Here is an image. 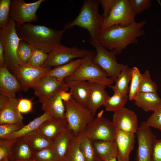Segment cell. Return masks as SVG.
Here are the masks:
<instances>
[{"label": "cell", "instance_id": "1", "mask_svg": "<svg viewBox=\"0 0 161 161\" xmlns=\"http://www.w3.org/2000/svg\"><path fill=\"white\" fill-rule=\"evenodd\" d=\"M146 23L144 20L129 26L117 24L101 30L96 41L107 49L120 54L129 45L138 43L137 38L145 34L143 28Z\"/></svg>", "mask_w": 161, "mask_h": 161}, {"label": "cell", "instance_id": "2", "mask_svg": "<svg viewBox=\"0 0 161 161\" xmlns=\"http://www.w3.org/2000/svg\"><path fill=\"white\" fill-rule=\"evenodd\" d=\"M17 33L21 40L48 54L61 44L65 30H58L30 23H16Z\"/></svg>", "mask_w": 161, "mask_h": 161}, {"label": "cell", "instance_id": "3", "mask_svg": "<svg viewBox=\"0 0 161 161\" xmlns=\"http://www.w3.org/2000/svg\"><path fill=\"white\" fill-rule=\"evenodd\" d=\"M98 0H85L77 16L64 27L65 31L77 26L85 29L89 33L92 41H96L104 20L98 12Z\"/></svg>", "mask_w": 161, "mask_h": 161}, {"label": "cell", "instance_id": "4", "mask_svg": "<svg viewBox=\"0 0 161 161\" xmlns=\"http://www.w3.org/2000/svg\"><path fill=\"white\" fill-rule=\"evenodd\" d=\"M21 40L17 33L16 23L10 18L6 25L0 28V42L4 49L6 66L12 72L19 65L17 52Z\"/></svg>", "mask_w": 161, "mask_h": 161}, {"label": "cell", "instance_id": "5", "mask_svg": "<svg viewBox=\"0 0 161 161\" xmlns=\"http://www.w3.org/2000/svg\"><path fill=\"white\" fill-rule=\"evenodd\" d=\"M95 54L94 51H90L74 73L65 79L95 82L108 86L112 85L114 82L104 71L93 62Z\"/></svg>", "mask_w": 161, "mask_h": 161}, {"label": "cell", "instance_id": "6", "mask_svg": "<svg viewBox=\"0 0 161 161\" xmlns=\"http://www.w3.org/2000/svg\"><path fill=\"white\" fill-rule=\"evenodd\" d=\"M64 103L68 128L76 137L84 132L87 125L94 117L86 107L76 102L72 97L69 101Z\"/></svg>", "mask_w": 161, "mask_h": 161}, {"label": "cell", "instance_id": "7", "mask_svg": "<svg viewBox=\"0 0 161 161\" xmlns=\"http://www.w3.org/2000/svg\"><path fill=\"white\" fill-rule=\"evenodd\" d=\"M90 43L95 47L96 52L93 58V62L100 67L115 82L120 72L126 66L118 63L114 51H108L96 41L90 40Z\"/></svg>", "mask_w": 161, "mask_h": 161}, {"label": "cell", "instance_id": "8", "mask_svg": "<svg viewBox=\"0 0 161 161\" xmlns=\"http://www.w3.org/2000/svg\"><path fill=\"white\" fill-rule=\"evenodd\" d=\"M99 113L87 125L84 133L92 141L97 140L114 141L117 129L113 122Z\"/></svg>", "mask_w": 161, "mask_h": 161}, {"label": "cell", "instance_id": "9", "mask_svg": "<svg viewBox=\"0 0 161 161\" xmlns=\"http://www.w3.org/2000/svg\"><path fill=\"white\" fill-rule=\"evenodd\" d=\"M135 15L128 0H114L109 16L104 19L101 30L117 24L130 25L136 22Z\"/></svg>", "mask_w": 161, "mask_h": 161}, {"label": "cell", "instance_id": "10", "mask_svg": "<svg viewBox=\"0 0 161 161\" xmlns=\"http://www.w3.org/2000/svg\"><path fill=\"white\" fill-rule=\"evenodd\" d=\"M89 52L86 49H80L76 46L68 47L60 44L47 54V58L43 66L51 68L60 66L75 58H84Z\"/></svg>", "mask_w": 161, "mask_h": 161}, {"label": "cell", "instance_id": "11", "mask_svg": "<svg viewBox=\"0 0 161 161\" xmlns=\"http://www.w3.org/2000/svg\"><path fill=\"white\" fill-rule=\"evenodd\" d=\"M51 69L49 67L22 64L17 66L13 73L20 83L23 90L27 91L32 88Z\"/></svg>", "mask_w": 161, "mask_h": 161}, {"label": "cell", "instance_id": "12", "mask_svg": "<svg viewBox=\"0 0 161 161\" xmlns=\"http://www.w3.org/2000/svg\"><path fill=\"white\" fill-rule=\"evenodd\" d=\"M44 0L27 3L23 0L11 1L10 12V18L16 23H24L37 21L36 14L37 10Z\"/></svg>", "mask_w": 161, "mask_h": 161}, {"label": "cell", "instance_id": "13", "mask_svg": "<svg viewBox=\"0 0 161 161\" xmlns=\"http://www.w3.org/2000/svg\"><path fill=\"white\" fill-rule=\"evenodd\" d=\"M137 148L136 161H151L152 146L156 139L145 121L141 123L136 133Z\"/></svg>", "mask_w": 161, "mask_h": 161}, {"label": "cell", "instance_id": "14", "mask_svg": "<svg viewBox=\"0 0 161 161\" xmlns=\"http://www.w3.org/2000/svg\"><path fill=\"white\" fill-rule=\"evenodd\" d=\"M19 100L0 95V124H24L23 117L18 108Z\"/></svg>", "mask_w": 161, "mask_h": 161}, {"label": "cell", "instance_id": "15", "mask_svg": "<svg viewBox=\"0 0 161 161\" xmlns=\"http://www.w3.org/2000/svg\"><path fill=\"white\" fill-rule=\"evenodd\" d=\"M64 80L45 76L32 88L35 95L42 104L51 99L65 83Z\"/></svg>", "mask_w": 161, "mask_h": 161}, {"label": "cell", "instance_id": "16", "mask_svg": "<svg viewBox=\"0 0 161 161\" xmlns=\"http://www.w3.org/2000/svg\"><path fill=\"white\" fill-rule=\"evenodd\" d=\"M112 121L117 129L125 132L136 133L139 127L136 114L125 107L114 112Z\"/></svg>", "mask_w": 161, "mask_h": 161}, {"label": "cell", "instance_id": "17", "mask_svg": "<svg viewBox=\"0 0 161 161\" xmlns=\"http://www.w3.org/2000/svg\"><path fill=\"white\" fill-rule=\"evenodd\" d=\"M135 134L117 130L114 141L117 148L118 161H129V155L134 148Z\"/></svg>", "mask_w": 161, "mask_h": 161}, {"label": "cell", "instance_id": "18", "mask_svg": "<svg viewBox=\"0 0 161 161\" xmlns=\"http://www.w3.org/2000/svg\"><path fill=\"white\" fill-rule=\"evenodd\" d=\"M21 90V85L15 75L6 66L0 68V94L9 98L15 97L16 93Z\"/></svg>", "mask_w": 161, "mask_h": 161}, {"label": "cell", "instance_id": "19", "mask_svg": "<svg viewBox=\"0 0 161 161\" xmlns=\"http://www.w3.org/2000/svg\"><path fill=\"white\" fill-rule=\"evenodd\" d=\"M89 82L90 91L86 107L94 117L98 109L103 106L109 95L106 90V86L98 83Z\"/></svg>", "mask_w": 161, "mask_h": 161}, {"label": "cell", "instance_id": "20", "mask_svg": "<svg viewBox=\"0 0 161 161\" xmlns=\"http://www.w3.org/2000/svg\"><path fill=\"white\" fill-rule=\"evenodd\" d=\"M72 97L76 102L86 107L90 91L89 82L65 79Z\"/></svg>", "mask_w": 161, "mask_h": 161}, {"label": "cell", "instance_id": "21", "mask_svg": "<svg viewBox=\"0 0 161 161\" xmlns=\"http://www.w3.org/2000/svg\"><path fill=\"white\" fill-rule=\"evenodd\" d=\"M75 137L67 127L60 132L52 140V148L60 161H64Z\"/></svg>", "mask_w": 161, "mask_h": 161}, {"label": "cell", "instance_id": "22", "mask_svg": "<svg viewBox=\"0 0 161 161\" xmlns=\"http://www.w3.org/2000/svg\"><path fill=\"white\" fill-rule=\"evenodd\" d=\"M64 89H69L66 82L51 99L42 104L41 109L44 112L50 113L53 117L66 120L65 106L60 97L61 92Z\"/></svg>", "mask_w": 161, "mask_h": 161}, {"label": "cell", "instance_id": "23", "mask_svg": "<svg viewBox=\"0 0 161 161\" xmlns=\"http://www.w3.org/2000/svg\"><path fill=\"white\" fill-rule=\"evenodd\" d=\"M34 152L24 137L16 139L10 151L9 161L33 159Z\"/></svg>", "mask_w": 161, "mask_h": 161}, {"label": "cell", "instance_id": "24", "mask_svg": "<svg viewBox=\"0 0 161 161\" xmlns=\"http://www.w3.org/2000/svg\"><path fill=\"white\" fill-rule=\"evenodd\" d=\"M67 127L66 120L52 117L44 122L37 130L46 137L52 140L60 132Z\"/></svg>", "mask_w": 161, "mask_h": 161}, {"label": "cell", "instance_id": "25", "mask_svg": "<svg viewBox=\"0 0 161 161\" xmlns=\"http://www.w3.org/2000/svg\"><path fill=\"white\" fill-rule=\"evenodd\" d=\"M134 100L136 106L146 112H154L161 106V99L157 92H140Z\"/></svg>", "mask_w": 161, "mask_h": 161}, {"label": "cell", "instance_id": "26", "mask_svg": "<svg viewBox=\"0 0 161 161\" xmlns=\"http://www.w3.org/2000/svg\"><path fill=\"white\" fill-rule=\"evenodd\" d=\"M52 117L50 113L44 112L41 115L24 125L20 129L7 135L0 140H13L23 137L32 132L37 130L46 120Z\"/></svg>", "mask_w": 161, "mask_h": 161}, {"label": "cell", "instance_id": "27", "mask_svg": "<svg viewBox=\"0 0 161 161\" xmlns=\"http://www.w3.org/2000/svg\"><path fill=\"white\" fill-rule=\"evenodd\" d=\"M92 144L99 160L105 161L117 157V148L114 141H95Z\"/></svg>", "mask_w": 161, "mask_h": 161}, {"label": "cell", "instance_id": "28", "mask_svg": "<svg viewBox=\"0 0 161 161\" xmlns=\"http://www.w3.org/2000/svg\"><path fill=\"white\" fill-rule=\"evenodd\" d=\"M83 58L73 60L64 64L54 67L45 76L54 77L63 81L72 75L82 63Z\"/></svg>", "mask_w": 161, "mask_h": 161}, {"label": "cell", "instance_id": "29", "mask_svg": "<svg viewBox=\"0 0 161 161\" xmlns=\"http://www.w3.org/2000/svg\"><path fill=\"white\" fill-rule=\"evenodd\" d=\"M23 137L28 142L34 152L52 147V140L46 137L37 130Z\"/></svg>", "mask_w": 161, "mask_h": 161}, {"label": "cell", "instance_id": "30", "mask_svg": "<svg viewBox=\"0 0 161 161\" xmlns=\"http://www.w3.org/2000/svg\"><path fill=\"white\" fill-rule=\"evenodd\" d=\"M132 76V68L127 65L123 69L118 76L114 85L109 86L114 92H117L123 95H128L129 84L131 81Z\"/></svg>", "mask_w": 161, "mask_h": 161}, {"label": "cell", "instance_id": "31", "mask_svg": "<svg viewBox=\"0 0 161 161\" xmlns=\"http://www.w3.org/2000/svg\"><path fill=\"white\" fill-rule=\"evenodd\" d=\"M76 137L86 161H99L100 160L95 153L92 142L84 132L80 134Z\"/></svg>", "mask_w": 161, "mask_h": 161}, {"label": "cell", "instance_id": "32", "mask_svg": "<svg viewBox=\"0 0 161 161\" xmlns=\"http://www.w3.org/2000/svg\"><path fill=\"white\" fill-rule=\"evenodd\" d=\"M128 99V95L114 92L112 96L106 99L103 106L106 111L114 112L124 107Z\"/></svg>", "mask_w": 161, "mask_h": 161}, {"label": "cell", "instance_id": "33", "mask_svg": "<svg viewBox=\"0 0 161 161\" xmlns=\"http://www.w3.org/2000/svg\"><path fill=\"white\" fill-rule=\"evenodd\" d=\"M142 78V74L136 67L132 68V76L129 87L128 96L130 100H134L139 93V88Z\"/></svg>", "mask_w": 161, "mask_h": 161}, {"label": "cell", "instance_id": "34", "mask_svg": "<svg viewBox=\"0 0 161 161\" xmlns=\"http://www.w3.org/2000/svg\"><path fill=\"white\" fill-rule=\"evenodd\" d=\"M64 161H86L76 137L73 138Z\"/></svg>", "mask_w": 161, "mask_h": 161}, {"label": "cell", "instance_id": "35", "mask_svg": "<svg viewBox=\"0 0 161 161\" xmlns=\"http://www.w3.org/2000/svg\"><path fill=\"white\" fill-rule=\"evenodd\" d=\"M157 86L156 83L153 81L150 72L148 69L142 74V78L139 88L140 92H157Z\"/></svg>", "mask_w": 161, "mask_h": 161}, {"label": "cell", "instance_id": "36", "mask_svg": "<svg viewBox=\"0 0 161 161\" xmlns=\"http://www.w3.org/2000/svg\"><path fill=\"white\" fill-rule=\"evenodd\" d=\"M32 52L30 45L24 41L21 40L17 52L19 65L27 64L31 56Z\"/></svg>", "mask_w": 161, "mask_h": 161}, {"label": "cell", "instance_id": "37", "mask_svg": "<svg viewBox=\"0 0 161 161\" xmlns=\"http://www.w3.org/2000/svg\"><path fill=\"white\" fill-rule=\"evenodd\" d=\"M30 46L32 50V54L27 64L35 67L43 66L47 60L48 54L42 50Z\"/></svg>", "mask_w": 161, "mask_h": 161}, {"label": "cell", "instance_id": "38", "mask_svg": "<svg viewBox=\"0 0 161 161\" xmlns=\"http://www.w3.org/2000/svg\"><path fill=\"white\" fill-rule=\"evenodd\" d=\"M33 159L35 161H60L51 148H46L34 152Z\"/></svg>", "mask_w": 161, "mask_h": 161}, {"label": "cell", "instance_id": "39", "mask_svg": "<svg viewBox=\"0 0 161 161\" xmlns=\"http://www.w3.org/2000/svg\"><path fill=\"white\" fill-rule=\"evenodd\" d=\"M11 2V0H0V28L6 25L10 18Z\"/></svg>", "mask_w": 161, "mask_h": 161}, {"label": "cell", "instance_id": "40", "mask_svg": "<svg viewBox=\"0 0 161 161\" xmlns=\"http://www.w3.org/2000/svg\"><path fill=\"white\" fill-rule=\"evenodd\" d=\"M129 4L135 15L141 13L151 7L150 0H128Z\"/></svg>", "mask_w": 161, "mask_h": 161}, {"label": "cell", "instance_id": "41", "mask_svg": "<svg viewBox=\"0 0 161 161\" xmlns=\"http://www.w3.org/2000/svg\"><path fill=\"white\" fill-rule=\"evenodd\" d=\"M16 139L0 140V161L5 159H9L11 147Z\"/></svg>", "mask_w": 161, "mask_h": 161}, {"label": "cell", "instance_id": "42", "mask_svg": "<svg viewBox=\"0 0 161 161\" xmlns=\"http://www.w3.org/2000/svg\"><path fill=\"white\" fill-rule=\"evenodd\" d=\"M150 127H154L161 131V106L150 116L145 121Z\"/></svg>", "mask_w": 161, "mask_h": 161}, {"label": "cell", "instance_id": "43", "mask_svg": "<svg viewBox=\"0 0 161 161\" xmlns=\"http://www.w3.org/2000/svg\"><path fill=\"white\" fill-rule=\"evenodd\" d=\"M24 124H3L0 125V139L21 129Z\"/></svg>", "mask_w": 161, "mask_h": 161}, {"label": "cell", "instance_id": "44", "mask_svg": "<svg viewBox=\"0 0 161 161\" xmlns=\"http://www.w3.org/2000/svg\"><path fill=\"white\" fill-rule=\"evenodd\" d=\"M18 105L19 111L21 113H27L31 112L32 109V99L20 98Z\"/></svg>", "mask_w": 161, "mask_h": 161}, {"label": "cell", "instance_id": "45", "mask_svg": "<svg viewBox=\"0 0 161 161\" xmlns=\"http://www.w3.org/2000/svg\"><path fill=\"white\" fill-rule=\"evenodd\" d=\"M151 161H161V139H156L153 143Z\"/></svg>", "mask_w": 161, "mask_h": 161}, {"label": "cell", "instance_id": "46", "mask_svg": "<svg viewBox=\"0 0 161 161\" xmlns=\"http://www.w3.org/2000/svg\"><path fill=\"white\" fill-rule=\"evenodd\" d=\"M99 1L103 10L102 15L105 19L109 16L114 0H99Z\"/></svg>", "mask_w": 161, "mask_h": 161}, {"label": "cell", "instance_id": "47", "mask_svg": "<svg viewBox=\"0 0 161 161\" xmlns=\"http://www.w3.org/2000/svg\"><path fill=\"white\" fill-rule=\"evenodd\" d=\"M68 89H64L62 90L60 93V97L64 102L69 101L72 98V95L70 92H67Z\"/></svg>", "mask_w": 161, "mask_h": 161}, {"label": "cell", "instance_id": "48", "mask_svg": "<svg viewBox=\"0 0 161 161\" xmlns=\"http://www.w3.org/2000/svg\"><path fill=\"white\" fill-rule=\"evenodd\" d=\"M6 66L4 48L2 43L0 42V68Z\"/></svg>", "mask_w": 161, "mask_h": 161}, {"label": "cell", "instance_id": "49", "mask_svg": "<svg viewBox=\"0 0 161 161\" xmlns=\"http://www.w3.org/2000/svg\"><path fill=\"white\" fill-rule=\"evenodd\" d=\"M117 159L116 158H114L112 159L107 160H106L105 161H117Z\"/></svg>", "mask_w": 161, "mask_h": 161}, {"label": "cell", "instance_id": "50", "mask_svg": "<svg viewBox=\"0 0 161 161\" xmlns=\"http://www.w3.org/2000/svg\"><path fill=\"white\" fill-rule=\"evenodd\" d=\"M15 161H35L34 159L31 160H17Z\"/></svg>", "mask_w": 161, "mask_h": 161}, {"label": "cell", "instance_id": "51", "mask_svg": "<svg viewBox=\"0 0 161 161\" xmlns=\"http://www.w3.org/2000/svg\"><path fill=\"white\" fill-rule=\"evenodd\" d=\"M1 161H9V160L8 159H3V160H1Z\"/></svg>", "mask_w": 161, "mask_h": 161}, {"label": "cell", "instance_id": "52", "mask_svg": "<svg viewBox=\"0 0 161 161\" xmlns=\"http://www.w3.org/2000/svg\"><path fill=\"white\" fill-rule=\"evenodd\" d=\"M99 161H101V160H100Z\"/></svg>", "mask_w": 161, "mask_h": 161}]
</instances>
